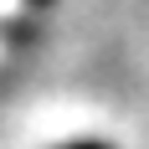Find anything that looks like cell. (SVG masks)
Returning <instances> with one entry per match:
<instances>
[{
	"label": "cell",
	"mask_w": 149,
	"mask_h": 149,
	"mask_svg": "<svg viewBox=\"0 0 149 149\" xmlns=\"http://www.w3.org/2000/svg\"><path fill=\"white\" fill-rule=\"evenodd\" d=\"M62 149H113V144H103V139H77V144H62Z\"/></svg>",
	"instance_id": "cell-1"
},
{
	"label": "cell",
	"mask_w": 149,
	"mask_h": 149,
	"mask_svg": "<svg viewBox=\"0 0 149 149\" xmlns=\"http://www.w3.org/2000/svg\"><path fill=\"white\" fill-rule=\"evenodd\" d=\"M36 5H41V0H36Z\"/></svg>",
	"instance_id": "cell-2"
}]
</instances>
